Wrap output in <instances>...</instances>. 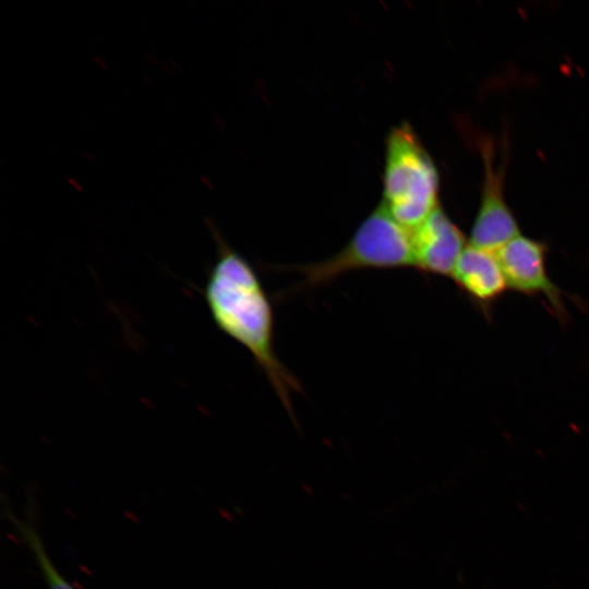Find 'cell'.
I'll return each mask as SVG.
<instances>
[{"instance_id": "cell-1", "label": "cell", "mask_w": 589, "mask_h": 589, "mask_svg": "<svg viewBox=\"0 0 589 589\" xmlns=\"http://www.w3.org/2000/svg\"><path fill=\"white\" fill-rule=\"evenodd\" d=\"M217 248L203 287V298L216 327L241 345L267 377L292 419V393H301L299 380L275 351V318L271 299L253 266L208 221Z\"/></svg>"}, {"instance_id": "cell-6", "label": "cell", "mask_w": 589, "mask_h": 589, "mask_svg": "<svg viewBox=\"0 0 589 589\" xmlns=\"http://www.w3.org/2000/svg\"><path fill=\"white\" fill-rule=\"evenodd\" d=\"M411 237L414 268L431 275L450 277L467 247L462 232L440 207L411 230Z\"/></svg>"}, {"instance_id": "cell-2", "label": "cell", "mask_w": 589, "mask_h": 589, "mask_svg": "<svg viewBox=\"0 0 589 589\" xmlns=\"http://www.w3.org/2000/svg\"><path fill=\"white\" fill-rule=\"evenodd\" d=\"M268 267L301 275L293 291L318 288L353 272L414 268L411 230L396 221L381 203L334 255L313 263Z\"/></svg>"}, {"instance_id": "cell-3", "label": "cell", "mask_w": 589, "mask_h": 589, "mask_svg": "<svg viewBox=\"0 0 589 589\" xmlns=\"http://www.w3.org/2000/svg\"><path fill=\"white\" fill-rule=\"evenodd\" d=\"M384 201L393 218L412 230L438 206L434 163L411 127L402 122L386 139Z\"/></svg>"}, {"instance_id": "cell-7", "label": "cell", "mask_w": 589, "mask_h": 589, "mask_svg": "<svg viewBox=\"0 0 589 589\" xmlns=\"http://www.w3.org/2000/svg\"><path fill=\"white\" fill-rule=\"evenodd\" d=\"M450 277L484 314L508 289L496 252L471 244L460 254Z\"/></svg>"}, {"instance_id": "cell-4", "label": "cell", "mask_w": 589, "mask_h": 589, "mask_svg": "<svg viewBox=\"0 0 589 589\" xmlns=\"http://www.w3.org/2000/svg\"><path fill=\"white\" fill-rule=\"evenodd\" d=\"M546 247L534 239L518 236L496 252L508 288L526 296H543L558 321L565 323L564 292L546 271Z\"/></svg>"}, {"instance_id": "cell-8", "label": "cell", "mask_w": 589, "mask_h": 589, "mask_svg": "<svg viewBox=\"0 0 589 589\" xmlns=\"http://www.w3.org/2000/svg\"><path fill=\"white\" fill-rule=\"evenodd\" d=\"M20 532L23 534L25 541L34 552L40 569L43 570L45 578L50 589H74L56 569L49 556L47 555L41 540L37 533L26 525L17 522Z\"/></svg>"}, {"instance_id": "cell-5", "label": "cell", "mask_w": 589, "mask_h": 589, "mask_svg": "<svg viewBox=\"0 0 589 589\" xmlns=\"http://www.w3.org/2000/svg\"><path fill=\"white\" fill-rule=\"evenodd\" d=\"M485 176L479 212L470 233V244L497 252L519 236L517 221L503 196V172L493 168L491 147H484Z\"/></svg>"}]
</instances>
